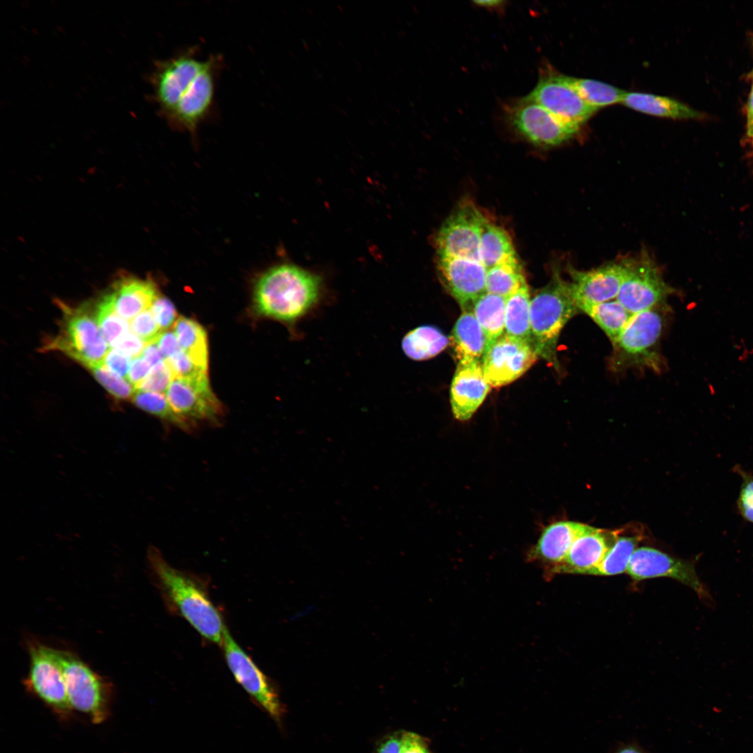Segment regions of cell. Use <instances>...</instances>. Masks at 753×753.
I'll list each match as a JSON object with an SVG mask.
<instances>
[{"mask_svg":"<svg viewBox=\"0 0 753 753\" xmlns=\"http://www.w3.org/2000/svg\"><path fill=\"white\" fill-rule=\"evenodd\" d=\"M147 558L167 608L192 626L206 640L221 646L227 630L206 584L195 575L172 566L155 547Z\"/></svg>","mask_w":753,"mask_h":753,"instance_id":"obj_1","label":"cell"},{"mask_svg":"<svg viewBox=\"0 0 753 753\" xmlns=\"http://www.w3.org/2000/svg\"><path fill=\"white\" fill-rule=\"evenodd\" d=\"M319 275L294 264H283L266 271L254 289L259 314L294 326L315 312L323 298Z\"/></svg>","mask_w":753,"mask_h":753,"instance_id":"obj_2","label":"cell"},{"mask_svg":"<svg viewBox=\"0 0 753 753\" xmlns=\"http://www.w3.org/2000/svg\"><path fill=\"white\" fill-rule=\"evenodd\" d=\"M579 309L571 295L568 281L558 270L550 281L531 299L530 319L533 347L538 357L559 368L558 338L564 326Z\"/></svg>","mask_w":753,"mask_h":753,"instance_id":"obj_3","label":"cell"},{"mask_svg":"<svg viewBox=\"0 0 753 753\" xmlns=\"http://www.w3.org/2000/svg\"><path fill=\"white\" fill-rule=\"evenodd\" d=\"M669 306L658 307L633 314L612 344L609 367L614 372L630 368L662 369L663 359L658 350Z\"/></svg>","mask_w":753,"mask_h":753,"instance_id":"obj_4","label":"cell"},{"mask_svg":"<svg viewBox=\"0 0 753 753\" xmlns=\"http://www.w3.org/2000/svg\"><path fill=\"white\" fill-rule=\"evenodd\" d=\"M59 665L73 710L85 714L94 724L110 715L113 688L110 681L97 674L75 653L50 647Z\"/></svg>","mask_w":753,"mask_h":753,"instance_id":"obj_5","label":"cell"},{"mask_svg":"<svg viewBox=\"0 0 753 753\" xmlns=\"http://www.w3.org/2000/svg\"><path fill=\"white\" fill-rule=\"evenodd\" d=\"M63 312L60 332L49 340L45 351H59L87 368L103 363L109 350L93 314L87 306L77 307L59 303Z\"/></svg>","mask_w":753,"mask_h":753,"instance_id":"obj_6","label":"cell"},{"mask_svg":"<svg viewBox=\"0 0 753 753\" xmlns=\"http://www.w3.org/2000/svg\"><path fill=\"white\" fill-rule=\"evenodd\" d=\"M675 289L664 280L657 264L646 250L636 257H627L625 275L616 299L634 314L666 307Z\"/></svg>","mask_w":753,"mask_h":753,"instance_id":"obj_7","label":"cell"},{"mask_svg":"<svg viewBox=\"0 0 753 753\" xmlns=\"http://www.w3.org/2000/svg\"><path fill=\"white\" fill-rule=\"evenodd\" d=\"M29 668L23 683L26 690L63 720L73 713L62 672L50 646L35 639L26 641Z\"/></svg>","mask_w":753,"mask_h":753,"instance_id":"obj_8","label":"cell"},{"mask_svg":"<svg viewBox=\"0 0 753 753\" xmlns=\"http://www.w3.org/2000/svg\"><path fill=\"white\" fill-rule=\"evenodd\" d=\"M696 561L673 557L658 549L641 547L633 552L626 572L634 581L655 577H670L692 588L707 606L715 600L708 586L699 579Z\"/></svg>","mask_w":753,"mask_h":753,"instance_id":"obj_9","label":"cell"},{"mask_svg":"<svg viewBox=\"0 0 753 753\" xmlns=\"http://www.w3.org/2000/svg\"><path fill=\"white\" fill-rule=\"evenodd\" d=\"M487 218L473 203L457 207L439 229L435 245L438 257H463L477 261L480 243Z\"/></svg>","mask_w":753,"mask_h":753,"instance_id":"obj_10","label":"cell"},{"mask_svg":"<svg viewBox=\"0 0 753 753\" xmlns=\"http://www.w3.org/2000/svg\"><path fill=\"white\" fill-rule=\"evenodd\" d=\"M195 49L158 61L151 75L153 97L163 117L169 115L202 69Z\"/></svg>","mask_w":753,"mask_h":753,"instance_id":"obj_11","label":"cell"},{"mask_svg":"<svg viewBox=\"0 0 753 753\" xmlns=\"http://www.w3.org/2000/svg\"><path fill=\"white\" fill-rule=\"evenodd\" d=\"M508 120L521 136L541 147L561 145L575 137L580 128L563 122L526 96L510 107Z\"/></svg>","mask_w":753,"mask_h":753,"instance_id":"obj_12","label":"cell"},{"mask_svg":"<svg viewBox=\"0 0 753 753\" xmlns=\"http://www.w3.org/2000/svg\"><path fill=\"white\" fill-rule=\"evenodd\" d=\"M220 646L236 680L259 707L275 721H281L284 710L271 681L235 641L228 630Z\"/></svg>","mask_w":753,"mask_h":753,"instance_id":"obj_13","label":"cell"},{"mask_svg":"<svg viewBox=\"0 0 753 753\" xmlns=\"http://www.w3.org/2000/svg\"><path fill=\"white\" fill-rule=\"evenodd\" d=\"M220 59L211 56L174 109L165 119L173 128L195 135L211 112Z\"/></svg>","mask_w":753,"mask_h":753,"instance_id":"obj_14","label":"cell"},{"mask_svg":"<svg viewBox=\"0 0 753 753\" xmlns=\"http://www.w3.org/2000/svg\"><path fill=\"white\" fill-rule=\"evenodd\" d=\"M526 97L563 122L580 128L598 109L589 106L568 82L565 75L545 71Z\"/></svg>","mask_w":753,"mask_h":753,"instance_id":"obj_15","label":"cell"},{"mask_svg":"<svg viewBox=\"0 0 753 753\" xmlns=\"http://www.w3.org/2000/svg\"><path fill=\"white\" fill-rule=\"evenodd\" d=\"M538 358L532 346L503 333L486 349L481 363L491 388H498L520 377Z\"/></svg>","mask_w":753,"mask_h":753,"instance_id":"obj_16","label":"cell"},{"mask_svg":"<svg viewBox=\"0 0 753 753\" xmlns=\"http://www.w3.org/2000/svg\"><path fill=\"white\" fill-rule=\"evenodd\" d=\"M165 395L174 411L194 425L197 420L217 423L223 414L207 374L190 379L174 377Z\"/></svg>","mask_w":753,"mask_h":753,"instance_id":"obj_17","label":"cell"},{"mask_svg":"<svg viewBox=\"0 0 753 753\" xmlns=\"http://www.w3.org/2000/svg\"><path fill=\"white\" fill-rule=\"evenodd\" d=\"M626 264L627 257H624L588 271L568 266V286L577 307L616 298Z\"/></svg>","mask_w":753,"mask_h":753,"instance_id":"obj_18","label":"cell"},{"mask_svg":"<svg viewBox=\"0 0 753 753\" xmlns=\"http://www.w3.org/2000/svg\"><path fill=\"white\" fill-rule=\"evenodd\" d=\"M437 270L442 284L462 311H472L475 301L486 292L487 269L482 263L463 257H438Z\"/></svg>","mask_w":753,"mask_h":753,"instance_id":"obj_19","label":"cell"},{"mask_svg":"<svg viewBox=\"0 0 753 753\" xmlns=\"http://www.w3.org/2000/svg\"><path fill=\"white\" fill-rule=\"evenodd\" d=\"M490 388L481 361L457 363L450 386L454 417L460 421L469 420L483 402Z\"/></svg>","mask_w":753,"mask_h":753,"instance_id":"obj_20","label":"cell"},{"mask_svg":"<svg viewBox=\"0 0 753 753\" xmlns=\"http://www.w3.org/2000/svg\"><path fill=\"white\" fill-rule=\"evenodd\" d=\"M620 531L593 527L572 543L565 558L552 574L589 575L603 560L618 538Z\"/></svg>","mask_w":753,"mask_h":753,"instance_id":"obj_21","label":"cell"},{"mask_svg":"<svg viewBox=\"0 0 753 753\" xmlns=\"http://www.w3.org/2000/svg\"><path fill=\"white\" fill-rule=\"evenodd\" d=\"M592 526L572 521H559L545 527L527 554L531 562L547 565L550 572L565 558L572 543Z\"/></svg>","mask_w":753,"mask_h":753,"instance_id":"obj_22","label":"cell"},{"mask_svg":"<svg viewBox=\"0 0 753 753\" xmlns=\"http://www.w3.org/2000/svg\"><path fill=\"white\" fill-rule=\"evenodd\" d=\"M109 291L117 313L130 321L149 309L159 296L157 287L151 280L124 273L115 280Z\"/></svg>","mask_w":753,"mask_h":753,"instance_id":"obj_23","label":"cell"},{"mask_svg":"<svg viewBox=\"0 0 753 753\" xmlns=\"http://www.w3.org/2000/svg\"><path fill=\"white\" fill-rule=\"evenodd\" d=\"M449 341L457 363L481 361L487 344L485 335L471 310L462 311Z\"/></svg>","mask_w":753,"mask_h":753,"instance_id":"obj_24","label":"cell"},{"mask_svg":"<svg viewBox=\"0 0 753 753\" xmlns=\"http://www.w3.org/2000/svg\"><path fill=\"white\" fill-rule=\"evenodd\" d=\"M622 103L648 115L673 119H698L701 114L686 105L669 97L642 92H626Z\"/></svg>","mask_w":753,"mask_h":753,"instance_id":"obj_25","label":"cell"},{"mask_svg":"<svg viewBox=\"0 0 753 753\" xmlns=\"http://www.w3.org/2000/svg\"><path fill=\"white\" fill-rule=\"evenodd\" d=\"M480 258L487 269L518 260L512 241L505 229L487 219L480 243Z\"/></svg>","mask_w":753,"mask_h":753,"instance_id":"obj_26","label":"cell"},{"mask_svg":"<svg viewBox=\"0 0 753 753\" xmlns=\"http://www.w3.org/2000/svg\"><path fill=\"white\" fill-rule=\"evenodd\" d=\"M449 343V338L438 328L425 325L409 331L403 337L401 346L409 358L420 361L437 356Z\"/></svg>","mask_w":753,"mask_h":753,"instance_id":"obj_27","label":"cell"},{"mask_svg":"<svg viewBox=\"0 0 753 753\" xmlns=\"http://www.w3.org/2000/svg\"><path fill=\"white\" fill-rule=\"evenodd\" d=\"M531 299L527 283L506 299L504 333L533 347L530 319Z\"/></svg>","mask_w":753,"mask_h":753,"instance_id":"obj_28","label":"cell"},{"mask_svg":"<svg viewBox=\"0 0 753 753\" xmlns=\"http://www.w3.org/2000/svg\"><path fill=\"white\" fill-rule=\"evenodd\" d=\"M505 302L498 295L485 292L473 303L472 311L485 335L487 349L505 332Z\"/></svg>","mask_w":753,"mask_h":753,"instance_id":"obj_29","label":"cell"},{"mask_svg":"<svg viewBox=\"0 0 753 753\" xmlns=\"http://www.w3.org/2000/svg\"><path fill=\"white\" fill-rule=\"evenodd\" d=\"M579 311L588 315L614 342L633 316L616 298L595 304L583 305Z\"/></svg>","mask_w":753,"mask_h":753,"instance_id":"obj_30","label":"cell"},{"mask_svg":"<svg viewBox=\"0 0 753 753\" xmlns=\"http://www.w3.org/2000/svg\"><path fill=\"white\" fill-rule=\"evenodd\" d=\"M174 332L181 349L192 361L207 370V335L204 328L196 321L180 317L174 325Z\"/></svg>","mask_w":753,"mask_h":753,"instance_id":"obj_31","label":"cell"},{"mask_svg":"<svg viewBox=\"0 0 753 753\" xmlns=\"http://www.w3.org/2000/svg\"><path fill=\"white\" fill-rule=\"evenodd\" d=\"M568 82L589 106L599 108L622 102L626 93L611 84L591 79L565 75Z\"/></svg>","mask_w":753,"mask_h":753,"instance_id":"obj_32","label":"cell"},{"mask_svg":"<svg viewBox=\"0 0 753 753\" xmlns=\"http://www.w3.org/2000/svg\"><path fill=\"white\" fill-rule=\"evenodd\" d=\"M526 283L519 260L499 264L487 271L486 292L508 298Z\"/></svg>","mask_w":753,"mask_h":753,"instance_id":"obj_33","label":"cell"},{"mask_svg":"<svg viewBox=\"0 0 753 753\" xmlns=\"http://www.w3.org/2000/svg\"><path fill=\"white\" fill-rule=\"evenodd\" d=\"M93 315L104 340L110 348L130 331L129 323L116 311L109 291L98 299Z\"/></svg>","mask_w":753,"mask_h":753,"instance_id":"obj_34","label":"cell"},{"mask_svg":"<svg viewBox=\"0 0 753 753\" xmlns=\"http://www.w3.org/2000/svg\"><path fill=\"white\" fill-rule=\"evenodd\" d=\"M640 540L638 536H618L601 563L589 575L612 576L626 572Z\"/></svg>","mask_w":753,"mask_h":753,"instance_id":"obj_35","label":"cell"},{"mask_svg":"<svg viewBox=\"0 0 753 753\" xmlns=\"http://www.w3.org/2000/svg\"><path fill=\"white\" fill-rule=\"evenodd\" d=\"M139 409L167 421L184 431H190L194 425L178 416L162 393L137 390L132 399Z\"/></svg>","mask_w":753,"mask_h":753,"instance_id":"obj_36","label":"cell"},{"mask_svg":"<svg viewBox=\"0 0 753 753\" xmlns=\"http://www.w3.org/2000/svg\"><path fill=\"white\" fill-rule=\"evenodd\" d=\"M96 380L114 397L132 399L135 387L126 379L116 374L103 363L89 368Z\"/></svg>","mask_w":753,"mask_h":753,"instance_id":"obj_37","label":"cell"},{"mask_svg":"<svg viewBox=\"0 0 753 753\" xmlns=\"http://www.w3.org/2000/svg\"><path fill=\"white\" fill-rule=\"evenodd\" d=\"M174 378L166 360L153 366L146 376L136 386L135 390L158 393H166Z\"/></svg>","mask_w":753,"mask_h":753,"instance_id":"obj_38","label":"cell"},{"mask_svg":"<svg viewBox=\"0 0 753 753\" xmlns=\"http://www.w3.org/2000/svg\"><path fill=\"white\" fill-rule=\"evenodd\" d=\"M733 470L742 480L736 501L738 511L745 520L753 523V474L738 465L735 466Z\"/></svg>","mask_w":753,"mask_h":753,"instance_id":"obj_39","label":"cell"},{"mask_svg":"<svg viewBox=\"0 0 753 753\" xmlns=\"http://www.w3.org/2000/svg\"><path fill=\"white\" fill-rule=\"evenodd\" d=\"M129 325L130 331L146 344L155 342L161 333L149 308L137 314L130 321Z\"/></svg>","mask_w":753,"mask_h":753,"instance_id":"obj_40","label":"cell"},{"mask_svg":"<svg viewBox=\"0 0 753 753\" xmlns=\"http://www.w3.org/2000/svg\"><path fill=\"white\" fill-rule=\"evenodd\" d=\"M166 361L174 377L190 379L206 374V370L194 363L182 350Z\"/></svg>","mask_w":753,"mask_h":753,"instance_id":"obj_41","label":"cell"},{"mask_svg":"<svg viewBox=\"0 0 753 753\" xmlns=\"http://www.w3.org/2000/svg\"><path fill=\"white\" fill-rule=\"evenodd\" d=\"M161 330L174 325L176 312L172 303L167 298L158 296L149 307Z\"/></svg>","mask_w":753,"mask_h":753,"instance_id":"obj_42","label":"cell"},{"mask_svg":"<svg viewBox=\"0 0 753 753\" xmlns=\"http://www.w3.org/2000/svg\"><path fill=\"white\" fill-rule=\"evenodd\" d=\"M131 363V358L120 351L111 348L103 361V364L119 376L127 377Z\"/></svg>","mask_w":753,"mask_h":753,"instance_id":"obj_43","label":"cell"},{"mask_svg":"<svg viewBox=\"0 0 753 753\" xmlns=\"http://www.w3.org/2000/svg\"><path fill=\"white\" fill-rule=\"evenodd\" d=\"M146 344L131 331L119 339L112 347L130 358L139 356ZM111 349V348H110Z\"/></svg>","mask_w":753,"mask_h":753,"instance_id":"obj_44","label":"cell"},{"mask_svg":"<svg viewBox=\"0 0 753 753\" xmlns=\"http://www.w3.org/2000/svg\"><path fill=\"white\" fill-rule=\"evenodd\" d=\"M400 753H429L425 739L412 732L403 731Z\"/></svg>","mask_w":753,"mask_h":753,"instance_id":"obj_45","label":"cell"},{"mask_svg":"<svg viewBox=\"0 0 753 753\" xmlns=\"http://www.w3.org/2000/svg\"><path fill=\"white\" fill-rule=\"evenodd\" d=\"M155 342L165 360L181 351L177 337L173 331L167 330L161 333Z\"/></svg>","mask_w":753,"mask_h":753,"instance_id":"obj_46","label":"cell"},{"mask_svg":"<svg viewBox=\"0 0 753 753\" xmlns=\"http://www.w3.org/2000/svg\"><path fill=\"white\" fill-rule=\"evenodd\" d=\"M151 366L140 356L131 360L126 379L135 387L149 374Z\"/></svg>","mask_w":753,"mask_h":753,"instance_id":"obj_47","label":"cell"},{"mask_svg":"<svg viewBox=\"0 0 753 753\" xmlns=\"http://www.w3.org/2000/svg\"><path fill=\"white\" fill-rule=\"evenodd\" d=\"M403 731L393 732L383 738L374 753H400Z\"/></svg>","mask_w":753,"mask_h":753,"instance_id":"obj_48","label":"cell"},{"mask_svg":"<svg viewBox=\"0 0 753 753\" xmlns=\"http://www.w3.org/2000/svg\"><path fill=\"white\" fill-rule=\"evenodd\" d=\"M140 356L149 363L151 367L165 360L155 341L146 344Z\"/></svg>","mask_w":753,"mask_h":753,"instance_id":"obj_49","label":"cell"},{"mask_svg":"<svg viewBox=\"0 0 753 753\" xmlns=\"http://www.w3.org/2000/svg\"><path fill=\"white\" fill-rule=\"evenodd\" d=\"M505 1L500 0L475 1L473 3L477 6L485 8H498L502 6Z\"/></svg>","mask_w":753,"mask_h":753,"instance_id":"obj_50","label":"cell"},{"mask_svg":"<svg viewBox=\"0 0 753 753\" xmlns=\"http://www.w3.org/2000/svg\"><path fill=\"white\" fill-rule=\"evenodd\" d=\"M747 125L753 123V86L751 90L747 109Z\"/></svg>","mask_w":753,"mask_h":753,"instance_id":"obj_51","label":"cell"},{"mask_svg":"<svg viewBox=\"0 0 753 753\" xmlns=\"http://www.w3.org/2000/svg\"><path fill=\"white\" fill-rule=\"evenodd\" d=\"M618 753H641V752L639 751H638L637 750L634 749V748L628 747V748L623 749Z\"/></svg>","mask_w":753,"mask_h":753,"instance_id":"obj_52","label":"cell"},{"mask_svg":"<svg viewBox=\"0 0 753 753\" xmlns=\"http://www.w3.org/2000/svg\"><path fill=\"white\" fill-rule=\"evenodd\" d=\"M747 135L751 138L753 137V123L747 125Z\"/></svg>","mask_w":753,"mask_h":753,"instance_id":"obj_53","label":"cell"},{"mask_svg":"<svg viewBox=\"0 0 753 753\" xmlns=\"http://www.w3.org/2000/svg\"><path fill=\"white\" fill-rule=\"evenodd\" d=\"M752 139V145H753V137Z\"/></svg>","mask_w":753,"mask_h":753,"instance_id":"obj_54","label":"cell"}]
</instances>
